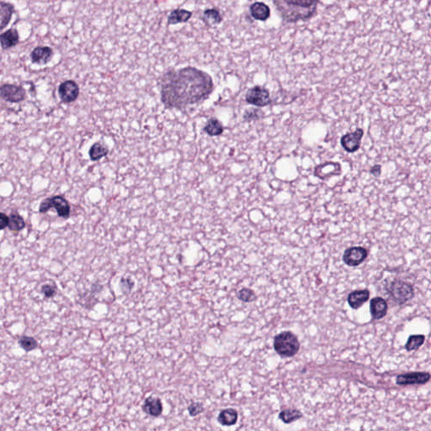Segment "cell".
Instances as JSON below:
<instances>
[{
  "label": "cell",
  "mask_w": 431,
  "mask_h": 431,
  "mask_svg": "<svg viewBox=\"0 0 431 431\" xmlns=\"http://www.w3.org/2000/svg\"><path fill=\"white\" fill-rule=\"evenodd\" d=\"M42 292L47 297H52L56 293V289L53 286L45 285V286H42Z\"/></svg>",
  "instance_id": "d6a6232c"
},
{
  "label": "cell",
  "mask_w": 431,
  "mask_h": 431,
  "mask_svg": "<svg viewBox=\"0 0 431 431\" xmlns=\"http://www.w3.org/2000/svg\"><path fill=\"white\" fill-rule=\"evenodd\" d=\"M250 14L254 20L266 21L271 16V9L262 2H255L250 6Z\"/></svg>",
  "instance_id": "e0dca14e"
},
{
  "label": "cell",
  "mask_w": 431,
  "mask_h": 431,
  "mask_svg": "<svg viewBox=\"0 0 431 431\" xmlns=\"http://www.w3.org/2000/svg\"><path fill=\"white\" fill-rule=\"evenodd\" d=\"M363 135V129H355L352 132L346 133L343 135L340 139V144L347 153H355L360 149Z\"/></svg>",
  "instance_id": "52a82bcc"
},
{
  "label": "cell",
  "mask_w": 431,
  "mask_h": 431,
  "mask_svg": "<svg viewBox=\"0 0 431 431\" xmlns=\"http://www.w3.org/2000/svg\"><path fill=\"white\" fill-rule=\"evenodd\" d=\"M212 77L187 67L169 71L161 79V101L168 109H180L206 101L213 91Z\"/></svg>",
  "instance_id": "6da1fadb"
},
{
  "label": "cell",
  "mask_w": 431,
  "mask_h": 431,
  "mask_svg": "<svg viewBox=\"0 0 431 431\" xmlns=\"http://www.w3.org/2000/svg\"><path fill=\"white\" fill-rule=\"evenodd\" d=\"M55 208L57 210V214L65 219H68L70 216V206L64 197L61 195H56L53 197L47 198L41 203L39 207V212L45 213L50 209Z\"/></svg>",
  "instance_id": "5b68a950"
},
{
  "label": "cell",
  "mask_w": 431,
  "mask_h": 431,
  "mask_svg": "<svg viewBox=\"0 0 431 431\" xmlns=\"http://www.w3.org/2000/svg\"><path fill=\"white\" fill-rule=\"evenodd\" d=\"M0 97L10 103H19L25 98V89L15 84H3L0 86Z\"/></svg>",
  "instance_id": "ba28073f"
},
{
  "label": "cell",
  "mask_w": 431,
  "mask_h": 431,
  "mask_svg": "<svg viewBox=\"0 0 431 431\" xmlns=\"http://www.w3.org/2000/svg\"><path fill=\"white\" fill-rule=\"evenodd\" d=\"M20 42L19 33L15 29H10L0 35V44L3 49L7 50L15 47Z\"/></svg>",
  "instance_id": "ac0fdd59"
},
{
  "label": "cell",
  "mask_w": 431,
  "mask_h": 431,
  "mask_svg": "<svg viewBox=\"0 0 431 431\" xmlns=\"http://www.w3.org/2000/svg\"><path fill=\"white\" fill-rule=\"evenodd\" d=\"M25 227V222L23 217L16 212H12L9 217V225L8 227L11 231L19 232Z\"/></svg>",
  "instance_id": "d4e9b609"
},
{
  "label": "cell",
  "mask_w": 431,
  "mask_h": 431,
  "mask_svg": "<svg viewBox=\"0 0 431 431\" xmlns=\"http://www.w3.org/2000/svg\"><path fill=\"white\" fill-rule=\"evenodd\" d=\"M134 281L131 277H122L120 281V288L124 294L131 292L134 287Z\"/></svg>",
  "instance_id": "4dcf8cb0"
},
{
  "label": "cell",
  "mask_w": 431,
  "mask_h": 431,
  "mask_svg": "<svg viewBox=\"0 0 431 431\" xmlns=\"http://www.w3.org/2000/svg\"><path fill=\"white\" fill-rule=\"evenodd\" d=\"M430 379L429 372H411L407 374L399 375L396 378V383L400 386L425 384Z\"/></svg>",
  "instance_id": "30bf717a"
},
{
  "label": "cell",
  "mask_w": 431,
  "mask_h": 431,
  "mask_svg": "<svg viewBox=\"0 0 431 431\" xmlns=\"http://www.w3.org/2000/svg\"><path fill=\"white\" fill-rule=\"evenodd\" d=\"M204 131L212 137H217L224 131V126L222 122L216 118H211L204 126Z\"/></svg>",
  "instance_id": "603a6c76"
},
{
  "label": "cell",
  "mask_w": 431,
  "mask_h": 431,
  "mask_svg": "<svg viewBox=\"0 0 431 431\" xmlns=\"http://www.w3.org/2000/svg\"><path fill=\"white\" fill-rule=\"evenodd\" d=\"M424 340H425L424 335H411V336H409V340L407 341L405 349H406L407 351L418 350L421 347L422 345H424Z\"/></svg>",
  "instance_id": "4316f807"
},
{
  "label": "cell",
  "mask_w": 431,
  "mask_h": 431,
  "mask_svg": "<svg viewBox=\"0 0 431 431\" xmlns=\"http://www.w3.org/2000/svg\"><path fill=\"white\" fill-rule=\"evenodd\" d=\"M368 256V251L363 247H351L343 254V261L351 267L360 266Z\"/></svg>",
  "instance_id": "9c48e42d"
},
{
  "label": "cell",
  "mask_w": 431,
  "mask_h": 431,
  "mask_svg": "<svg viewBox=\"0 0 431 431\" xmlns=\"http://www.w3.org/2000/svg\"><path fill=\"white\" fill-rule=\"evenodd\" d=\"M387 290L391 299L399 304L409 302L414 295V287L411 284L399 280L392 281L387 286Z\"/></svg>",
  "instance_id": "277c9868"
},
{
  "label": "cell",
  "mask_w": 431,
  "mask_h": 431,
  "mask_svg": "<svg viewBox=\"0 0 431 431\" xmlns=\"http://www.w3.org/2000/svg\"><path fill=\"white\" fill-rule=\"evenodd\" d=\"M14 12V5L10 3L0 1V31L9 25Z\"/></svg>",
  "instance_id": "d6986e66"
},
{
  "label": "cell",
  "mask_w": 431,
  "mask_h": 431,
  "mask_svg": "<svg viewBox=\"0 0 431 431\" xmlns=\"http://www.w3.org/2000/svg\"><path fill=\"white\" fill-rule=\"evenodd\" d=\"M109 153V148L105 144L101 143H95L92 145L89 149V155L90 159L93 161L100 160L101 158L106 157Z\"/></svg>",
  "instance_id": "cb8c5ba5"
},
{
  "label": "cell",
  "mask_w": 431,
  "mask_h": 431,
  "mask_svg": "<svg viewBox=\"0 0 431 431\" xmlns=\"http://www.w3.org/2000/svg\"><path fill=\"white\" fill-rule=\"evenodd\" d=\"M9 225V217L7 215L0 212V230L5 229Z\"/></svg>",
  "instance_id": "836d02e7"
},
{
  "label": "cell",
  "mask_w": 431,
  "mask_h": 431,
  "mask_svg": "<svg viewBox=\"0 0 431 431\" xmlns=\"http://www.w3.org/2000/svg\"><path fill=\"white\" fill-rule=\"evenodd\" d=\"M370 173L373 176H375V177H379L380 175H381V173H382V166L380 165V164H375L374 166H372L371 168Z\"/></svg>",
  "instance_id": "e575fe53"
},
{
  "label": "cell",
  "mask_w": 431,
  "mask_h": 431,
  "mask_svg": "<svg viewBox=\"0 0 431 431\" xmlns=\"http://www.w3.org/2000/svg\"><path fill=\"white\" fill-rule=\"evenodd\" d=\"M370 299V291L368 290L354 291L348 296V303L353 309L360 308L364 303Z\"/></svg>",
  "instance_id": "2e32d148"
},
{
  "label": "cell",
  "mask_w": 431,
  "mask_h": 431,
  "mask_svg": "<svg viewBox=\"0 0 431 431\" xmlns=\"http://www.w3.org/2000/svg\"><path fill=\"white\" fill-rule=\"evenodd\" d=\"M341 167L340 163H325L317 166L314 170L316 176L320 178L321 180H327L328 178L334 175H340Z\"/></svg>",
  "instance_id": "5bb4252c"
},
{
  "label": "cell",
  "mask_w": 431,
  "mask_h": 431,
  "mask_svg": "<svg viewBox=\"0 0 431 431\" xmlns=\"http://www.w3.org/2000/svg\"><path fill=\"white\" fill-rule=\"evenodd\" d=\"M204 411V407L201 403H191L190 406L188 407V412L190 414V416L195 417L202 414V412Z\"/></svg>",
  "instance_id": "1f68e13d"
},
{
  "label": "cell",
  "mask_w": 431,
  "mask_h": 431,
  "mask_svg": "<svg viewBox=\"0 0 431 431\" xmlns=\"http://www.w3.org/2000/svg\"><path fill=\"white\" fill-rule=\"evenodd\" d=\"M274 349L281 357H292L299 352L300 343L296 335L290 331H285L275 337Z\"/></svg>",
  "instance_id": "3957f363"
},
{
  "label": "cell",
  "mask_w": 431,
  "mask_h": 431,
  "mask_svg": "<svg viewBox=\"0 0 431 431\" xmlns=\"http://www.w3.org/2000/svg\"><path fill=\"white\" fill-rule=\"evenodd\" d=\"M302 416H303V414L296 409H286V410L281 411L279 414L280 419L286 424H290V423L296 421L297 419L302 418Z\"/></svg>",
  "instance_id": "484cf974"
},
{
  "label": "cell",
  "mask_w": 431,
  "mask_h": 431,
  "mask_svg": "<svg viewBox=\"0 0 431 431\" xmlns=\"http://www.w3.org/2000/svg\"><path fill=\"white\" fill-rule=\"evenodd\" d=\"M239 418L238 412L234 409L222 410L217 417V421L223 426H233L236 424Z\"/></svg>",
  "instance_id": "ffe728a7"
},
{
  "label": "cell",
  "mask_w": 431,
  "mask_h": 431,
  "mask_svg": "<svg viewBox=\"0 0 431 431\" xmlns=\"http://www.w3.org/2000/svg\"><path fill=\"white\" fill-rule=\"evenodd\" d=\"M263 116H264V113H263V111L261 110L256 108H251L245 111L243 118H244V121L249 122V121L259 120V119L262 118Z\"/></svg>",
  "instance_id": "83f0119b"
},
{
  "label": "cell",
  "mask_w": 431,
  "mask_h": 431,
  "mask_svg": "<svg viewBox=\"0 0 431 431\" xmlns=\"http://www.w3.org/2000/svg\"><path fill=\"white\" fill-rule=\"evenodd\" d=\"M58 93L63 103H72L76 101L79 97V85L74 80H67L60 84Z\"/></svg>",
  "instance_id": "8fae6325"
},
{
  "label": "cell",
  "mask_w": 431,
  "mask_h": 431,
  "mask_svg": "<svg viewBox=\"0 0 431 431\" xmlns=\"http://www.w3.org/2000/svg\"><path fill=\"white\" fill-rule=\"evenodd\" d=\"M370 310L372 313V318L375 320H380L387 315L388 306L386 300L377 296L371 300Z\"/></svg>",
  "instance_id": "4fadbf2b"
},
{
  "label": "cell",
  "mask_w": 431,
  "mask_h": 431,
  "mask_svg": "<svg viewBox=\"0 0 431 431\" xmlns=\"http://www.w3.org/2000/svg\"><path fill=\"white\" fill-rule=\"evenodd\" d=\"M20 346L26 350V351H30L37 347V340H35L34 338L24 337L20 340Z\"/></svg>",
  "instance_id": "f546056e"
},
{
  "label": "cell",
  "mask_w": 431,
  "mask_h": 431,
  "mask_svg": "<svg viewBox=\"0 0 431 431\" xmlns=\"http://www.w3.org/2000/svg\"><path fill=\"white\" fill-rule=\"evenodd\" d=\"M237 296L239 300L244 303H252L256 299V295L254 291L249 288H243L237 293Z\"/></svg>",
  "instance_id": "f1b7e54d"
},
{
  "label": "cell",
  "mask_w": 431,
  "mask_h": 431,
  "mask_svg": "<svg viewBox=\"0 0 431 431\" xmlns=\"http://www.w3.org/2000/svg\"><path fill=\"white\" fill-rule=\"evenodd\" d=\"M53 57V50L49 47H37L30 53L33 63L44 65L49 62Z\"/></svg>",
  "instance_id": "7c38bea8"
},
{
  "label": "cell",
  "mask_w": 431,
  "mask_h": 431,
  "mask_svg": "<svg viewBox=\"0 0 431 431\" xmlns=\"http://www.w3.org/2000/svg\"><path fill=\"white\" fill-rule=\"evenodd\" d=\"M284 22L307 21L316 15L319 0H272Z\"/></svg>",
  "instance_id": "7a4b0ae2"
},
{
  "label": "cell",
  "mask_w": 431,
  "mask_h": 431,
  "mask_svg": "<svg viewBox=\"0 0 431 431\" xmlns=\"http://www.w3.org/2000/svg\"><path fill=\"white\" fill-rule=\"evenodd\" d=\"M192 16V13L188 10L178 9L174 10L168 18V24L169 25H175L179 23L186 22L190 20Z\"/></svg>",
  "instance_id": "44dd1931"
},
{
  "label": "cell",
  "mask_w": 431,
  "mask_h": 431,
  "mask_svg": "<svg viewBox=\"0 0 431 431\" xmlns=\"http://www.w3.org/2000/svg\"><path fill=\"white\" fill-rule=\"evenodd\" d=\"M245 99L248 103L257 107H264L269 106L271 102L268 89L259 85L249 89L246 93Z\"/></svg>",
  "instance_id": "8992f818"
},
{
  "label": "cell",
  "mask_w": 431,
  "mask_h": 431,
  "mask_svg": "<svg viewBox=\"0 0 431 431\" xmlns=\"http://www.w3.org/2000/svg\"><path fill=\"white\" fill-rule=\"evenodd\" d=\"M203 21L207 26H214V25H218L222 22V17L219 11L215 9H209V10H205L203 14Z\"/></svg>",
  "instance_id": "7402d4cb"
},
{
  "label": "cell",
  "mask_w": 431,
  "mask_h": 431,
  "mask_svg": "<svg viewBox=\"0 0 431 431\" xmlns=\"http://www.w3.org/2000/svg\"><path fill=\"white\" fill-rule=\"evenodd\" d=\"M143 410L150 416H160L163 413V404L158 397H148L143 404Z\"/></svg>",
  "instance_id": "9a60e30c"
}]
</instances>
